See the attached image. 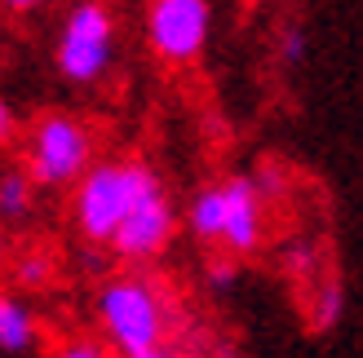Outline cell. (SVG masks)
Here are the masks:
<instances>
[{
    "mask_svg": "<svg viewBox=\"0 0 363 358\" xmlns=\"http://www.w3.org/2000/svg\"><path fill=\"white\" fill-rule=\"evenodd\" d=\"M160 186V177L138 159H102L76 186H71V221L80 239L94 248H111L120 226L133 217V208Z\"/></svg>",
    "mask_w": 363,
    "mask_h": 358,
    "instance_id": "obj_1",
    "label": "cell"
},
{
    "mask_svg": "<svg viewBox=\"0 0 363 358\" xmlns=\"http://www.w3.org/2000/svg\"><path fill=\"white\" fill-rule=\"evenodd\" d=\"M186 226L199 243L226 248L235 257L257 253L266 239V190L252 177H226L204 186L186 208Z\"/></svg>",
    "mask_w": 363,
    "mask_h": 358,
    "instance_id": "obj_2",
    "label": "cell"
},
{
    "mask_svg": "<svg viewBox=\"0 0 363 358\" xmlns=\"http://www.w3.org/2000/svg\"><path fill=\"white\" fill-rule=\"evenodd\" d=\"M98 323L120 358H138L155 345H164L169 301L147 279H111L98 292Z\"/></svg>",
    "mask_w": 363,
    "mask_h": 358,
    "instance_id": "obj_3",
    "label": "cell"
},
{
    "mask_svg": "<svg viewBox=\"0 0 363 358\" xmlns=\"http://www.w3.org/2000/svg\"><path fill=\"white\" fill-rule=\"evenodd\" d=\"M23 168L45 190H71L94 168V133H89V124L76 115H62V111L40 115L27 129Z\"/></svg>",
    "mask_w": 363,
    "mask_h": 358,
    "instance_id": "obj_4",
    "label": "cell"
},
{
    "mask_svg": "<svg viewBox=\"0 0 363 358\" xmlns=\"http://www.w3.org/2000/svg\"><path fill=\"white\" fill-rule=\"evenodd\" d=\"M58 71L71 84H98L116 62V13L106 0H76L58 27Z\"/></svg>",
    "mask_w": 363,
    "mask_h": 358,
    "instance_id": "obj_5",
    "label": "cell"
},
{
    "mask_svg": "<svg viewBox=\"0 0 363 358\" xmlns=\"http://www.w3.org/2000/svg\"><path fill=\"white\" fill-rule=\"evenodd\" d=\"M208 0H147V45L160 62L186 67L208 45Z\"/></svg>",
    "mask_w": 363,
    "mask_h": 358,
    "instance_id": "obj_6",
    "label": "cell"
},
{
    "mask_svg": "<svg viewBox=\"0 0 363 358\" xmlns=\"http://www.w3.org/2000/svg\"><path fill=\"white\" fill-rule=\"evenodd\" d=\"M173 230H177V208H173V200H169V190L155 186L147 200L133 208V217L120 226L111 253H116L120 261H155V257L169 248Z\"/></svg>",
    "mask_w": 363,
    "mask_h": 358,
    "instance_id": "obj_7",
    "label": "cell"
},
{
    "mask_svg": "<svg viewBox=\"0 0 363 358\" xmlns=\"http://www.w3.org/2000/svg\"><path fill=\"white\" fill-rule=\"evenodd\" d=\"M35 336H40L35 314L13 292L0 288V350H5V354H27L35 345Z\"/></svg>",
    "mask_w": 363,
    "mask_h": 358,
    "instance_id": "obj_8",
    "label": "cell"
},
{
    "mask_svg": "<svg viewBox=\"0 0 363 358\" xmlns=\"http://www.w3.org/2000/svg\"><path fill=\"white\" fill-rule=\"evenodd\" d=\"M35 204V177L27 168L0 173V221H27Z\"/></svg>",
    "mask_w": 363,
    "mask_h": 358,
    "instance_id": "obj_9",
    "label": "cell"
},
{
    "mask_svg": "<svg viewBox=\"0 0 363 358\" xmlns=\"http://www.w3.org/2000/svg\"><path fill=\"white\" fill-rule=\"evenodd\" d=\"M49 275H53V265H49L45 253H23L13 261V283L18 288H45Z\"/></svg>",
    "mask_w": 363,
    "mask_h": 358,
    "instance_id": "obj_10",
    "label": "cell"
},
{
    "mask_svg": "<svg viewBox=\"0 0 363 358\" xmlns=\"http://www.w3.org/2000/svg\"><path fill=\"white\" fill-rule=\"evenodd\" d=\"M341 288L337 283H323V288L315 292V306H311V323L315 328H337V318H341Z\"/></svg>",
    "mask_w": 363,
    "mask_h": 358,
    "instance_id": "obj_11",
    "label": "cell"
},
{
    "mask_svg": "<svg viewBox=\"0 0 363 358\" xmlns=\"http://www.w3.org/2000/svg\"><path fill=\"white\" fill-rule=\"evenodd\" d=\"M111 341H94V336H67V341L53 350V358H111Z\"/></svg>",
    "mask_w": 363,
    "mask_h": 358,
    "instance_id": "obj_12",
    "label": "cell"
},
{
    "mask_svg": "<svg viewBox=\"0 0 363 358\" xmlns=\"http://www.w3.org/2000/svg\"><path fill=\"white\" fill-rule=\"evenodd\" d=\"M301 58H306V31L301 27H284L279 31V67H301Z\"/></svg>",
    "mask_w": 363,
    "mask_h": 358,
    "instance_id": "obj_13",
    "label": "cell"
},
{
    "mask_svg": "<svg viewBox=\"0 0 363 358\" xmlns=\"http://www.w3.org/2000/svg\"><path fill=\"white\" fill-rule=\"evenodd\" d=\"M235 253H222L217 261H208V288H217V292H226L230 283H235Z\"/></svg>",
    "mask_w": 363,
    "mask_h": 358,
    "instance_id": "obj_14",
    "label": "cell"
},
{
    "mask_svg": "<svg viewBox=\"0 0 363 358\" xmlns=\"http://www.w3.org/2000/svg\"><path fill=\"white\" fill-rule=\"evenodd\" d=\"M13 133H18V120H13V106L0 98V146H9L13 142Z\"/></svg>",
    "mask_w": 363,
    "mask_h": 358,
    "instance_id": "obj_15",
    "label": "cell"
},
{
    "mask_svg": "<svg viewBox=\"0 0 363 358\" xmlns=\"http://www.w3.org/2000/svg\"><path fill=\"white\" fill-rule=\"evenodd\" d=\"M138 358H177L169 345H155V350H147V354H138Z\"/></svg>",
    "mask_w": 363,
    "mask_h": 358,
    "instance_id": "obj_16",
    "label": "cell"
},
{
    "mask_svg": "<svg viewBox=\"0 0 363 358\" xmlns=\"http://www.w3.org/2000/svg\"><path fill=\"white\" fill-rule=\"evenodd\" d=\"M9 9H35V5H45V0H5Z\"/></svg>",
    "mask_w": 363,
    "mask_h": 358,
    "instance_id": "obj_17",
    "label": "cell"
},
{
    "mask_svg": "<svg viewBox=\"0 0 363 358\" xmlns=\"http://www.w3.org/2000/svg\"><path fill=\"white\" fill-rule=\"evenodd\" d=\"M5 257H9V239H5V230H0V265H5Z\"/></svg>",
    "mask_w": 363,
    "mask_h": 358,
    "instance_id": "obj_18",
    "label": "cell"
},
{
    "mask_svg": "<svg viewBox=\"0 0 363 358\" xmlns=\"http://www.w3.org/2000/svg\"><path fill=\"white\" fill-rule=\"evenodd\" d=\"M248 5H257V0H248Z\"/></svg>",
    "mask_w": 363,
    "mask_h": 358,
    "instance_id": "obj_19",
    "label": "cell"
}]
</instances>
